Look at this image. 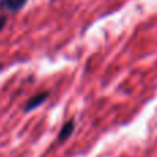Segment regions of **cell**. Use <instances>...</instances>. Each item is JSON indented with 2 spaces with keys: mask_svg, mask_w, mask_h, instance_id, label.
<instances>
[{
  "mask_svg": "<svg viewBox=\"0 0 157 157\" xmlns=\"http://www.w3.org/2000/svg\"><path fill=\"white\" fill-rule=\"evenodd\" d=\"M6 25H7V17H6V15H0V32H2V30L6 28Z\"/></svg>",
  "mask_w": 157,
  "mask_h": 157,
  "instance_id": "4",
  "label": "cell"
},
{
  "mask_svg": "<svg viewBox=\"0 0 157 157\" xmlns=\"http://www.w3.org/2000/svg\"><path fill=\"white\" fill-rule=\"evenodd\" d=\"M48 95H50L48 91H43V92H39V94L33 95L32 98H29V99L25 102L24 112L28 113V112H32V110H35V109H37L39 106H41L47 99H48Z\"/></svg>",
  "mask_w": 157,
  "mask_h": 157,
  "instance_id": "1",
  "label": "cell"
},
{
  "mask_svg": "<svg viewBox=\"0 0 157 157\" xmlns=\"http://www.w3.org/2000/svg\"><path fill=\"white\" fill-rule=\"evenodd\" d=\"M28 0H0V10H6L10 13H18L26 6Z\"/></svg>",
  "mask_w": 157,
  "mask_h": 157,
  "instance_id": "2",
  "label": "cell"
},
{
  "mask_svg": "<svg viewBox=\"0 0 157 157\" xmlns=\"http://www.w3.org/2000/svg\"><path fill=\"white\" fill-rule=\"evenodd\" d=\"M75 127H76V125H75V120H73V119L68 120V121H66L65 124L62 125V128H61L59 134H58V142H65L66 139H68L69 136L73 134Z\"/></svg>",
  "mask_w": 157,
  "mask_h": 157,
  "instance_id": "3",
  "label": "cell"
}]
</instances>
